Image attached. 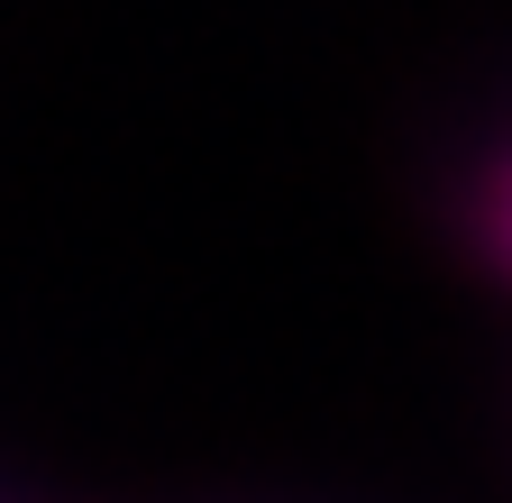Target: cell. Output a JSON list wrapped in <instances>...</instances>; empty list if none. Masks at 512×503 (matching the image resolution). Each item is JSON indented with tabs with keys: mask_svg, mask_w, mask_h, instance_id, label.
<instances>
[{
	"mask_svg": "<svg viewBox=\"0 0 512 503\" xmlns=\"http://www.w3.org/2000/svg\"><path fill=\"white\" fill-rule=\"evenodd\" d=\"M476 238H485V257L512 275V156L485 174V193H476Z\"/></svg>",
	"mask_w": 512,
	"mask_h": 503,
	"instance_id": "obj_1",
	"label": "cell"
}]
</instances>
